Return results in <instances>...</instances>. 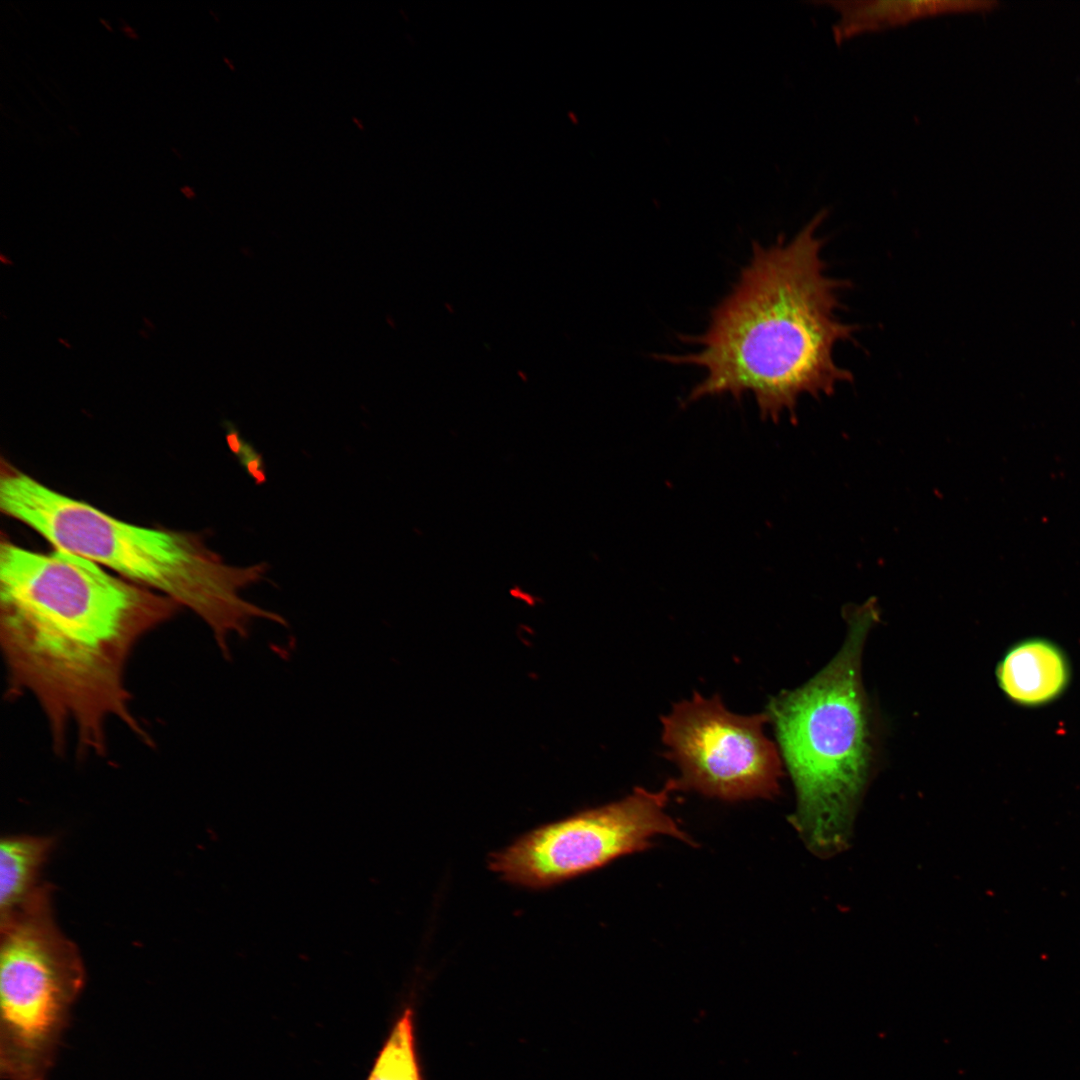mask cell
<instances>
[{
    "label": "cell",
    "instance_id": "obj_1",
    "mask_svg": "<svg viewBox=\"0 0 1080 1080\" xmlns=\"http://www.w3.org/2000/svg\"><path fill=\"white\" fill-rule=\"evenodd\" d=\"M180 606L98 563L53 548L0 542V645L6 696H31L51 744L65 754L106 757L111 720L144 744L126 668L137 644Z\"/></svg>",
    "mask_w": 1080,
    "mask_h": 1080
},
{
    "label": "cell",
    "instance_id": "obj_2",
    "mask_svg": "<svg viewBox=\"0 0 1080 1080\" xmlns=\"http://www.w3.org/2000/svg\"><path fill=\"white\" fill-rule=\"evenodd\" d=\"M818 212L791 240L755 244L730 293L713 309L698 350L663 356L704 369L686 403L708 396L753 395L761 418L794 415L798 400L831 395L853 374L835 349L856 326L843 321L842 282L826 272Z\"/></svg>",
    "mask_w": 1080,
    "mask_h": 1080
},
{
    "label": "cell",
    "instance_id": "obj_3",
    "mask_svg": "<svg viewBox=\"0 0 1080 1080\" xmlns=\"http://www.w3.org/2000/svg\"><path fill=\"white\" fill-rule=\"evenodd\" d=\"M0 509L53 548L92 560L187 608L209 628L225 659L231 658L230 638H247L254 620L284 622L239 594L263 580L266 563L228 565L198 533L125 522L53 490L4 458Z\"/></svg>",
    "mask_w": 1080,
    "mask_h": 1080
},
{
    "label": "cell",
    "instance_id": "obj_4",
    "mask_svg": "<svg viewBox=\"0 0 1080 1080\" xmlns=\"http://www.w3.org/2000/svg\"><path fill=\"white\" fill-rule=\"evenodd\" d=\"M873 607L851 615L832 662L802 687L772 698L767 714L797 794L791 823L817 856L848 846L866 784L871 743L860 677Z\"/></svg>",
    "mask_w": 1080,
    "mask_h": 1080
},
{
    "label": "cell",
    "instance_id": "obj_5",
    "mask_svg": "<svg viewBox=\"0 0 1080 1080\" xmlns=\"http://www.w3.org/2000/svg\"><path fill=\"white\" fill-rule=\"evenodd\" d=\"M0 920L1 1077L47 1080L84 986V966L56 926L49 885Z\"/></svg>",
    "mask_w": 1080,
    "mask_h": 1080
},
{
    "label": "cell",
    "instance_id": "obj_6",
    "mask_svg": "<svg viewBox=\"0 0 1080 1080\" xmlns=\"http://www.w3.org/2000/svg\"><path fill=\"white\" fill-rule=\"evenodd\" d=\"M674 779L659 791L637 787L627 797L536 828L489 856L503 880L543 889L650 848L659 836L692 838L667 811Z\"/></svg>",
    "mask_w": 1080,
    "mask_h": 1080
},
{
    "label": "cell",
    "instance_id": "obj_7",
    "mask_svg": "<svg viewBox=\"0 0 1080 1080\" xmlns=\"http://www.w3.org/2000/svg\"><path fill=\"white\" fill-rule=\"evenodd\" d=\"M766 713L730 712L719 696L698 693L662 718L667 757L680 771L677 789L734 802L770 799L782 776L777 747L764 733Z\"/></svg>",
    "mask_w": 1080,
    "mask_h": 1080
},
{
    "label": "cell",
    "instance_id": "obj_8",
    "mask_svg": "<svg viewBox=\"0 0 1080 1080\" xmlns=\"http://www.w3.org/2000/svg\"><path fill=\"white\" fill-rule=\"evenodd\" d=\"M837 14L832 26L836 43L864 33L878 32L937 15L981 11L991 2L965 0H830L823 1Z\"/></svg>",
    "mask_w": 1080,
    "mask_h": 1080
},
{
    "label": "cell",
    "instance_id": "obj_9",
    "mask_svg": "<svg viewBox=\"0 0 1080 1080\" xmlns=\"http://www.w3.org/2000/svg\"><path fill=\"white\" fill-rule=\"evenodd\" d=\"M997 674L1003 691L1025 705L1050 701L1060 694L1068 679L1063 654L1044 640H1029L1012 648Z\"/></svg>",
    "mask_w": 1080,
    "mask_h": 1080
},
{
    "label": "cell",
    "instance_id": "obj_10",
    "mask_svg": "<svg viewBox=\"0 0 1080 1080\" xmlns=\"http://www.w3.org/2000/svg\"><path fill=\"white\" fill-rule=\"evenodd\" d=\"M49 836L14 835L0 844V918L16 910L39 886L36 880L53 849Z\"/></svg>",
    "mask_w": 1080,
    "mask_h": 1080
},
{
    "label": "cell",
    "instance_id": "obj_11",
    "mask_svg": "<svg viewBox=\"0 0 1080 1080\" xmlns=\"http://www.w3.org/2000/svg\"><path fill=\"white\" fill-rule=\"evenodd\" d=\"M367 1080H422L410 1009L395 1023Z\"/></svg>",
    "mask_w": 1080,
    "mask_h": 1080
},
{
    "label": "cell",
    "instance_id": "obj_12",
    "mask_svg": "<svg viewBox=\"0 0 1080 1080\" xmlns=\"http://www.w3.org/2000/svg\"><path fill=\"white\" fill-rule=\"evenodd\" d=\"M227 424L228 433L226 439L231 451L238 457L240 464L258 484L265 482V467L261 454L241 437L231 423Z\"/></svg>",
    "mask_w": 1080,
    "mask_h": 1080
}]
</instances>
